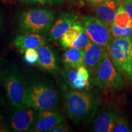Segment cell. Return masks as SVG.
Wrapping results in <instances>:
<instances>
[{"mask_svg": "<svg viewBox=\"0 0 132 132\" xmlns=\"http://www.w3.org/2000/svg\"><path fill=\"white\" fill-rule=\"evenodd\" d=\"M131 131L128 120L125 118V116L122 114H118L113 131L129 132Z\"/></svg>", "mask_w": 132, "mask_h": 132, "instance_id": "7402d4cb", "label": "cell"}, {"mask_svg": "<svg viewBox=\"0 0 132 132\" xmlns=\"http://www.w3.org/2000/svg\"><path fill=\"white\" fill-rule=\"evenodd\" d=\"M90 73L86 67L81 65L78 67V73L72 87L75 89L86 90L90 87Z\"/></svg>", "mask_w": 132, "mask_h": 132, "instance_id": "ac0fdd59", "label": "cell"}, {"mask_svg": "<svg viewBox=\"0 0 132 132\" xmlns=\"http://www.w3.org/2000/svg\"><path fill=\"white\" fill-rule=\"evenodd\" d=\"M90 39L88 35H87L86 31L85 29L84 28L80 35L78 37L75 42L71 45V47L73 48H78L84 49L86 46L88 45V44L90 42Z\"/></svg>", "mask_w": 132, "mask_h": 132, "instance_id": "603a6c76", "label": "cell"}, {"mask_svg": "<svg viewBox=\"0 0 132 132\" xmlns=\"http://www.w3.org/2000/svg\"><path fill=\"white\" fill-rule=\"evenodd\" d=\"M15 108L11 117V127L15 131H31L36 123L39 111L26 106Z\"/></svg>", "mask_w": 132, "mask_h": 132, "instance_id": "ba28073f", "label": "cell"}, {"mask_svg": "<svg viewBox=\"0 0 132 132\" xmlns=\"http://www.w3.org/2000/svg\"><path fill=\"white\" fill-rule=\"evenodd\" d=\"M98 105V100L86 91L70 90L65 94L66 113L69 118L75 123L89 121L95 114Z\"/></svg>", "mask_w": 132, "mask_h": 132, "instance_id": "6da1fadb", "label": "cell"}, {"mask_svg": "<svg viewBox=\"0 0 132 132\" xmlns=\"http://www.w3.org/2000/svg\"><path fill=\"white\" fill-rule=\"evenodd\" d=\"M82 1L86 3L87 4L94 7L95 6H97V5L100 4V3L103 2L105 0H82Z\"/></svg>", "mask_w": 132, "mask_h": 132, "instance_id": "83f0119b", "label": "cell"}, {"mask_svg": "<svg viewBox=\"0 0 132 132\" xmlns=\"http://www.w3.org/2000/svg\"><path fill=\"white\" fill-rule=\"evenodd\" d=\"M131 1H132V0H122V3H128Z\"/></svg>", "mask_w": 132, "mask_h": 132, "instance_id": "f1b7e54d", "label": "cell"}, {"mask_svg": "<svg viewBox=\"0 0 132 132\" xmlns=\"http://www.w3.org/2000/svg\"><path fill=\"white\" fill-rule=\"evenodd\" d=\"M122 5V0H105L94 7L95 14L98 19L108 24L114 21L119 9Z\"/></svg>", "mask_w": 132, "mask_h": 132, "instance_id": "4fadbf2b", "label": "cell"}, {"mask_svg": "<svg viewBox=\"0 0 132 132\" xmlns=\"http://www.w3.org/2000/svg\"><path fill=\"white\" fill-rule=\"evenodd\" d=\"M118 114L117 112L111 110L102 111L95 119L92 131L95 132L113 131Z\"/></svg>", "mask_w": 132, "mask_h": 132, "instance_id": "9a60e30c", "label": "cell"}, {"mask_svg": "<svg viewBox=\"0 0 132 132\" xmlns=\"http://www.w3.org/2000/svg\"><path fill=\"white\" fill-rule=\"evenodd\" d=\"M82 20L90 40L107 50L112 36L106 23L100 19L90 15H84Z\"/></svg>", "mask_w": 132, "mask_h": 132, "instance_id": "8992f818", "label": "cell"}, {"mask_svg": "<svg viewBox=\"0 0 132 132\" xmlns=\"http://www.w3.org/2000/svg\"><path fill=\"white\" fill-rule=\"evenodd\" d=\"M69 131H70V128L68 125L62 122L54 126L53 127L50 129L48 132H66Z\"/></svg>", "mask_w": 132, "mask_h": 132, "instance_id": "484cf974", "label": "cell"}, {"mask_svg": "<svg viewBox=\"0 0 132 132\" xmlns=\"http://www.w3.org/2000/svg\"><path fill=\"white\" fill-rule=\"evenodd\" d=\"M45 39L39 34L24 33L15 38L13 44L16 49L23 53L28 49H37L45 44Z\"/></svg>", "mask_w": 132, "mask_h": 132, "instance_id": "5bb4252c", "label": "cell"}, {"mask_svg": "<svg viewBox=\"0 0 132 132\" xmlns=\"http://www.w3.org/2000/svg\"><path fill=\"white\" fill-rule=\"evenodd\" d=\"M0 105H1V98H0Z\"/></svg>", "mask_w": 132, "mask_h": 132, "instance_id": "836d02e7", "label": "cell"}, {"mask_svg": "<svg viewBox=\"0 0 132 132\" xmlns=\"http://www.w3.org/2000/svg\"><path fill=\"white\" fill-rule=\"evenodd\" d=\"M78 15L73 11L65 12L59 15V18L50 29L48 40L59 39L76 21H78Z\"/></svg>", "mask_w": 132, "mask_h": 132, "instance_id": "30bf717a", "label": "cell"}, {"mask_svg": "<svg viewBox=\"0 0 132 132\" xmlns=\"http://www.w3.org/2000/svg\"><path fill=\"white\" fill-rule=\"evenodd\" d=\"M24 59L25 62L29 65L37 63L38 54L37 49H28L23 52Z\"/></svg>", "mask_w": 132, "mask_h": 132, "instance_id": "d4e9b609", "label": "cell"}, {"mask_svg": "<svg viewBox=\"0 0 132 132\" xmlns=\"http://www.w3.org/2000/svg\"><path fill=\"white\" fill-rule=\"evenodd\" d=\"M90 81L107 92H116L123 89L122 77L111 61L108 51L104 54L97 70L90 76Z\"/></svg>", "mask_w": 132, "mask_h": 132, "instance_id": "5b68a950", "label": "cell"}, {"mask_svg": "<svg viewBox=\"0 0 132 132\" xmlns=\"http://www.w3.org/2000/svg\"><path fill=\"white\" fill-rule=\"evenodd\" d=\"M132 43V42H131ZM131 56H132V46H131Z\"/></svg>", "mask_w": 132, "mask_h": 132, "instance_id": "1f68e13d", "label": "cell"}, {"mask_svg": "<svg viewBox=\"0 0 132 132\" xmlns=\"http://www.w3.org/2000/svg\"><path fill=\"white\" fill-rule=\"evenodd\" d=\"M83 49L71 47L65 50L62 61L65 68H78L83 65Z\"/></svg>", "mask_w": 132, "mask_h": 132, "instance_id": "2e32d148", "label": "cell"}, {"mask_svg": "<svg viewBox=\"0 0 132 132\" xmlns=\"http://www.w3.org/2000/svg\"><path fill=\"white\" fill-rule=\"evenodd\" d=\"M38 66L42 70L50 73H56L59 70L57 59L52 49L44 45L37 48Z\"/></svg>", "mask_w": 132, "mask_h": 132, "instance_id": "7c38bea8", "label": "cell"}, {"mask_svg": "<svg viewBox=\"0 0 132 132\" xmlns=\"http://www.w3.org/2000/svg\"><path fill=\"white\" fill-rule=\"evenodd\" d=\"M130 39H131V42H132V36H131V37H130Z\"/></svg>", "mask_w": 132, "mask_h": 132, "instance_id": "d6a6232c", "label": "cell"}, {"mask_svg": "<svg viewBox=\"0 0 132 132\" xmlns=\"http://www.w3.org/2000/svg\"><path fill=\"white\" fill-rule=\"evenodd\" d=\"M114 22L116 24L122 28L132 27V20L123 7V4L119 9Z\"/></svg>", "mask_w": 132, "mask_h": 132, "instance_id": "ffe728a7", "label": "cell"}, {"mask_svg": "<svg viewBox=\"0 0 132 132\" xmlns=\"http://www.w3.org/2000/svg\"><path fill=\"white\" fill-rule=\"evenodd\" d=\"M1 24H2V21H1V16H0V30H1Z\"/></svg>", "mask_w": 132, "mask_h": 132, "instance_id": "4dcf8cb0", "label": "cell"}, {"mask_svg": "<svg viewBox=\"0 0 132 132\" xmlns=\"http://www.w3.org/2000/svg\"><path fill=\"white\" fill-rule=\"evenodd\" d=\"M131 46L130 37H112L107 51L111 61L122 78L132 85Z\"/></svg>", "mask_w": 132, "mask_h": 132, "instance_id": "7a4b0ae2", "label": "cell"}, {"mask_svg": "<svg viewBox=\"0 0 132 132\" xmlns=\"http://www.w3.org/2000/svg\"><path fill=\"white\" fill-rule=\"evenodd\" d=\"M83 65L86 67L90 76L97 70L107 50L90 41L83 49Z\"/></svg>", "mask_w": 132, "mask_h": 132, "instance_id": "9c48e42d", "label": "cell"}, {"mask_svg": "<svg viewBox=\"0 0 132 132\" xmlns=\"http://www.w3.org/2000/svg\"><path fill=\"white\" fill-rule=\"evenodd\" d=\"M58 100L56 91L44 82H34L25 86L24 106L31 107L39 111L52 110L57 106Z\"/></svg>", "mask_w": 132, "mask_h": 132, "instance_id": "3957f363", "label": "cell"}, {"mask_svg": "<svg viewBox=\"0 0 132 132\" xmlns=\"http://www.w3.org/2000/svg\"><path fill=\"white\" fill-rule=\"evenodd\" d=\"M122 4L125 9L126 10V11L127 12L132 20V1L127 3H122Z\"/></svg>", "mask_w": 132, "mask_h": 132, "instance_id": "4316f807", "label": "cell"}, {"mask_svg": "<svg viewBox=\"0 0 132 132\" xmlns=\"http://www.w3.org/2000/svg\"><path fill=\"white\" fill-rule=\"evenodd\" d=\"M85 28L83 24L77 21L59 39V44L64 50L70 48L71 45L80 35L81 32Z\"/></svg>", "mask_w": 132, "mask_h": 132, "instance_id": "e0dca14e", "label": "cell"}, {"mask_svg": "<svg viewBox=\"0 0 132 132\" xmlns=\"http://www.w3.org/2000/svg\"><path fill=\"white\" fill-rule=\"evenodd\" d=\"M55 11L46 8H34L23 11L19 15V28L23 33L42 34L50 30Z\"/></svg>", "mask_w": 132, "mask_h": 132, "instance_id": "277c9868", "label": "cell"}, {"mask_svg": "<svg viewBox=\"0 0 132 132\" xmlns=\"http://www.w3.org/2000/svg\"><path fill=\"white\" fill-rule=\"evenodd\" d=\"M22 4L31 5H50L60 6L64 4H78L80 0H19Z\"/></svg>", "mask_w": 132, "mask_h": 132, "instance_id": "d6986e66", "label": "cell"}, {"mask_svg": "<svg viewBox=\"0 0 132 132\" xmlns=\"http://www.w3.org/2000/svg\"><path fill=\"white\" fill-rule=\"evenodd\" d=\"M4 86L9 102L15 108L24 106L25 86L15 67H12L6 75Z\"/></svg>", "mask_w": 132, "mask_h": 132, "instance_id": "52a82bcc", "label": "cell"}, {"mask_svg": "<svg viewBox=\"0 0 132 132\" xmlns=\"http://www.w3.org/2000/svg\"><path fill=\"white\" fill-rule=\"evenodd\" d=\"M1 121H2V117H1V116L0 115V128H1Z\"/></svg>", "mask_w": 132, "mask_h": 132, "instance_id": "f546056e", "label": "cell"}, {"mask_svg": "<svg viewBox=\"0 0 132 132\" xmlns=\"http://www.w3.org/2000/svg\"><path fill=\"white\" fill-rule=\"evenodd\" d=\"M64 121V117L57 112L52 110L39 111L35 124L31 131H48L54 126Z\"/></svg>", "mask_w": 132, "mask_h": 132, "instance_id": "8fae6325", "label": "cell"}, {"mask_svg": "<svg viewBox=\"0 0 132 132\" xmlns=\"http://www.w3.org/2000/svg\"><path fill=\"white\" fill-rule=\"evenodd\" d=\"M78 73V68H65L61 72L62 76L71 87L73 85Z\"/></svg>", "mask_w": 132, "mask_h": 132, "instance_id": "cb8c5ba5", "label": "cell"}, {"mask_svg": "<svg viewBox=\"0 0 132 132\" xmlns=\"http://www.w3.org/2000/svg\"><path fill=\"white\" fill-rule=\"evenodd\" d=\"M110 29L112 37L113 38H128L132 36V27L122 28L118 26L115 23L112 22L107 24Z\"/></svg>", "mask_w": 132, "mask_h": 132, "instance_id": "44dd1931", "label": "cell"}]
</instances>
